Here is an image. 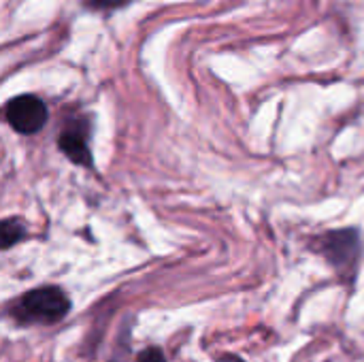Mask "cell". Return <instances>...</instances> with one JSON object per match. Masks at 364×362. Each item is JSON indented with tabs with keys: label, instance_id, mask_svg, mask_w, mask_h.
Instances as JSON below:
<instances>
[{
	"label": "cell",
	"instance_id": "obj_1",
	"mask_svg": "<svg viewBox=\"0 0 364 362\" xmlns=\"http://www.w3.org/2000/svg\"><path fill=\"white\" fill-rule=\"evenodd\" d=\"M70 309V301L58 286H43L26 292L13 307V318L21 324H55Z\"/></svg>",
	"mask_w": 364,
	"mask_h": 362
},
{
	"label": "cell",
	"instance_id": "obj_2",
	"mask_svg": "<svg viewBox=\"0 0 364 362\" xmlns=\"http://www.w3.org/2000/svg\"><path fill=\"white\" fill-rule=\"evenodd\" d=\"M318 247L343 280L348 282L354 280L360 258V233L356 228H341V230L326 233L324 237L318 239Z\"/></svg>",
	"mask_w": 364,
	"mask_h": 362
},
{
	"label": "cell",
	"instance_id": "obj_3",
	"mask_svg": "<svg viewBox=\"0 0 364 362\" xmlns=\"http://www.w3.org/2000/svg\"><path fill=\"white\" fill-rule=\"evenodd\" d=\"M4 117L9 126L19 134H34L47 122V107L38 96L21 94L6 102Z\"/></svg>",
	"mask_w": 364,
	"mask_h": 362
},
{
	"label": "cell",
	"instance_id": "obj_4",
	"mask_svg": "<svg viewBox=\"0 0 364 362\" xmlns=\"http://www.w3.org/2000/svg\"><path fill=\"white\" fill-rule=\"evenodd\" d=\"M58 147L62 154L79 164V166H92V151H90V132L85 122H73L68 124L58 139Z\"/></svg>",
	"mask_w": 364,
	"mask_h": 362
},
{
	"label": "cell",
	"instance_id": "obj_5",
	"mask_svg": "<svg viewBox=\"0 0 364 362\" xmlns=\"http://www.w3.org/2000/svg\"><path fill=\"white\" fill-rule=\"evenodd\" d=\"M26 237V228H23V222L15 220V218H9L2 222L0 226V239H2V250H9L13 247L17 241H21Z\"/></svg>",
	"mask_w": 364,
	"mask_h": 362
},
{
	"label": "cell",
	"instance_id": "obj_6",
	"mask_svg": "<svg viewBox=\"0 0 364 362\" xmlns=\"http://www.w3.org/2000/svg\"><path fill=\"white\" fill-rule=\"evenodd\" d=\"M130 0H83V4L92 11H113L119 6H126Z\"/></svg>",
	"mask_w": 364,
	"mask_h": 362
},
{
	"label": "cell",
	"instance_id": "obj_7",
	"mask_svg": "<svg viewBox=\"0 0 364 362\" xmlns=\"http://www.w3.org/2000/svg\"><path fill=\"white\" fill-rule=\"evenodd\" d=\"M136 362H166L164 354L160 348H145L139 356H136Z\"/></svg>",
	"mask_w": 364,
	"mask_h": 362
},
{
	"label": "cell",
	"instance_id": "obj_8",
	"mask_svg": "<svg viewBox=\"0 0 364 362\" xmlns=\"http://www.w3.org/2000/svg\"><path fill=\"white\" fill-rule=\"evenodd\" d=\"M220 362H245L243 358H239V356H232V354H224Z\"/></svg>",
	"mask_w": 364,
	"mask_h": 362
},
{
	"label": "cell",
	"instance_id": "obj_9",
	"mask_svg": "<svg viewBox=\"0 0 364 362\" xmlns=\"http://www.w3.org/2000/svg\"><path fill=\"white\" fill-rule=\"evenodd\" d=\"M124 354H126V352H122V354L117 352V354L113 356V361H111V362H124V361H122V358H124Z\"/></svg>",
	"mask_w": 364,
	"mask_h": 362
}]
</instances>
